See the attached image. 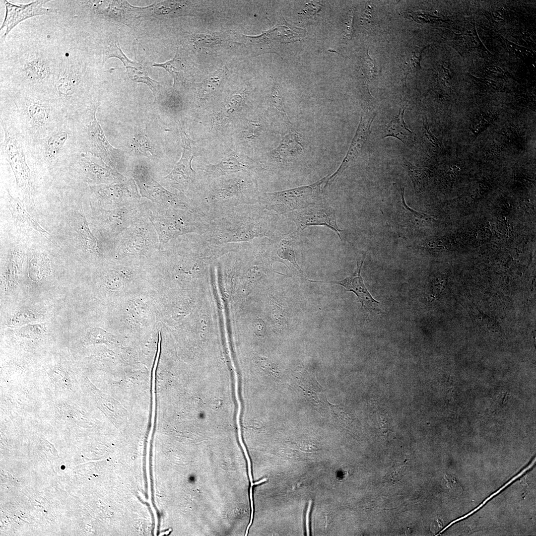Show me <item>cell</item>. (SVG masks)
<instances>
[{
  "label": "cell",
  "instance_id": "cell-1",
  "mask_svg": "<svg viewBox=\"0 0 536 536\" xmlns=\"http://www.w3.org/2000/svg\"><path fill=\"white\" fill-rule=\"evenodd\" d=\"M236 415L234 391L188 386L155 391V426L197 430L205 422L228 423Z\"/></svg>",
  "mask_w": 536,
  "mask_h": 536
},
{
  "label": "cell",
  "instance_id": "cell-2",
  "mask_svg": "<svg viewBox=\"0 0 536 536\" xmlns=\"http://www.w3.org/2000/svg\"><path fill=\"white\" fill-rule=\"evenodd\" d=\"M278 215L259 203L234 207L210 220L203 234L217 245L251 242L255 238L273 237L277 233Z\"/></svg>",
  "mask_w": 536,
  "mask_h": 536
},
{
  "label": "cell",
  "instance_id": "cell-3",
  "mask_svg": "<svg viewBox=\"0 0 536 536\" xmlns=\"http://www.w3.org/2000/svg\"><path fill=\"white\" fill-rule=\"evenodd\" d=\"M246 172L220 177L203 184L193 202L209 220L242 204L258 203Z\"/></svg>",
  "mask_w": 536,
  "mask_h": 536
},
{
  "label": "cell",
  "instance_id": "cell-4",
  "mask_svg": "<svg viewBox=\"0 0 536 536\" xmlns=\"http://www.w3.org/2000/svg\"><path fill=\"white\" fill-rule=\"evenodd\" d=\"M141 204L158 236L159 250L180 236L191 233L203 235L209 230L210 221L202 214L148 201Z\"/></svg>",
  "mask_w": 536,
  "mask_h": 536
},
{
  "label": "cell",
  "instance_id": "cell-5",
  "mask_svg": "<svg viewBox=\"0 0 536 536\" xmlns=\"http://www.w3.org/2000/svg\"><path fill=\"white\" fill-rule=\"evenodd\" d=\"M24 99L14 114L7 116L30 146L52 132L69 117L61 108L36 98Z\"/></svg>",
  "mask_w": 536,
  "mask_h": 536
},
{
  "label": "cell",
  "instance_id": "cell-6",
  "mask_svg": "<svg viewBox=\"0 0 536 536\" xmlns=\"http://www.w3.org/2000/svg\"><path fill=\"white\" fill-rule=\"evenodd\" d=\"M30 147L36 166L51 170L67 167L79 151L73 118L67 119Z\"/></svg>",
  "mask_w": 536,
  "mask_h": 536
},
{
  "label": "cell",
  "instance_id": "cell-7",
  "mask_svg": "<svg viewBox=\"0 0 536 536\" xmlns=\"http://www.w3.org/2000/svg\"><path fill=\"white\" fill-rule=\"evenodd\" d=\"M0 125L3 137L0 142L1 154L8 162L14 173L18 189L25 196L35 192L28 162H34L31 147L20 131L7 116L2 115Z\"/></svg>",
  "mask_w": 536,
  "mask_h": 536
},
{
  "label": "cell",
  "instance_id": "cell-8",
  "mask_svg": "<svg viewBox=\"0 0 536 536\" xmlns=\"http://www.w3.org/2000/svg\"><path fill=\"white\" fill-rule=\"evenodd\" d=\"M97 108L90 107L73 118L79 151L101 159L117 170L124 162V152L113 147L107 140L96 118Z\"/></svg>",
  "mask_w": 536,
  "mask_h": 536
},
{
  "label": "cell",
  "instance_id": "cell-9",
  "mask_svg": "<svg viewBox=\"0 0 536 536\" xmlns=\"http://www.w3.org/2000/svg\"><path fill=\"white\" fill-rule=\"evenodd\" d=\"M113 246L115 258L118 260L129 256L150 258L159 250V241L146 215L113 239Z\"/></svg>",
  "mask_w": 536,
  "mask_h": 536
},
{
  "label": "cell",
  "instance_id": "cell-10",
  "mask_svg": "<svg viewBox=\"0 0 536 536\" xmlns=\"http://www.w3.org/2000/svg\"><path fill=\"white\" fill-rule=\"evenodd\" d=\"M328 182L327 176L309 186L266 193L259 197L258 202L277 215L288 213L321 201L322 193Z\"/></svg>",
  "mask_w": 536,
  "mask_h": 536
},
{
  "label": "cell",
  "instance_id": "cell-11",
  "mask_svg": "<svg viewBox=\"0 0 536 536\" xmlns=\"http://www.w3.org/2000/svg\"><path fill=\"white\" fill-rule=\"evenodd\" d=\"M133 178L141 197L164 206L200 214L192 200L181 192L173 193L166 189L152 178L145 165L139 164L134 167Z\"/></svg>",
  "mask_w": 536,
  "mask_h": 536
},
{
  "label": "cell",
  "instance_id": "cell-12",
  "mask_svg": "<svg viewBox=\"0 0 536 536\" xmlns=\"http://www.w3.org/2000/svg\"><path fill=\"white\" fill-rule=\"evenodd\" d=\"M178 125L182 142V154L170 173L163 178V183L193 201L200 191L196 182V173L191 164L197 151L194 141L187 134L180 121Z\"/></svg>",
  "mask_w": 536,
  "mask_h": 536
},
{
  "label": "cell",
  "instance_id": "cell-13",
  "mask_svg": "<svg viewBox=\"0 0 536 536\" xmlns=\"http://www.w3.org/2000/svg\"><path fill=\"white\" fill-rule=\"evenodd\" d=\"M100 209H113L140 203L141 196L133 178L121 182L90 186Z\"/></svg>",
  "mask_w": 536,
  "mask_h": 536
},
{
  "label": "cell",
  "instance_id": "cell-14",
  "mask_svg": "<svg viewBox=\"0 0 536 536\" xmlns=\"http://www.w3.org/2000/svg\"><path fill=\"white\" fill-rule=\"evenodd\" d=\"M67 167L73 168L82 173L87 182L91 184L90 186L121 182L127 180L100 158L85 152H77Z\"/></svg>",
  "mask_w": 536,
  "mask_h": 536
},
{
  "label": "cell",
  "instance_id": "cell-15",
  "mask_svg": "<svg viewBox=\"0 0 536 536\" xmlns=\"http://www.w3.org/2000/svg\"><path fill=\"white\" fill-rule=\"evenodd\" d=\"M96 218L107 235L114 239L133 223L146 216L141 203L113 209H99Z\"/></svg>",
  "mask_w": 536,
  "mask_h": 536
},
{
  "label": "cell",
  "instance_id": "cell-16",
  "mask_svg": "<svg viewBox=\"0 0 536 536\" xmlns=\"http://www.w3.org/2000/svg\"><path fill=\"white\" fill-rule=\"evenodd\" d=\"M290 213V218L296 226V232L311 226H324L335 231L342 240L340 233L342 230L337 224L335 211L327 203L320 201Z\"/></svg>",
  "mask_w": 536,
  "mask_h": 536
},
{
  "label": "cell",
  "instance_id": "cell-17",
  "mask_svg": "<svg viewBox=\"0 0 536 536\" xmlns=\"http://www.w3.org/2000/svg\"><path fill=\"white\" fill-rule=\"evenodd\" d=\"M3 1L6 9L5 18L0 27V29L6 27L5 31L2 36L3 39H5L12 29L22 21L31 17L48 14L55 11L53 9L43 7V4L49 1V0H36L26 4L17 5L5 0Z\"/></svg>",
  "mask_w": 536,
  "mask_h": 536
},
{
  "label": "cell",
  "instance_id": "cell-18",
  "mask_svg": "<svg viewBox=\"0 0 536 536\" xmlns=\"http://www.w3.org/2000/svg\"><path fill=\"white\" fill-rule=\"evenodd\" d=\"M294 233L277 234V232L275 236L269 239V242H268L269 252L273 258L276 259V261L284 264L287 267L288 264H289L303 275V272L296 260L294 248L296 241Z\"/></svg>",
  "mask_w": 536,
  "mask_h": 536
},
{
  "label": "cell",
  "instance_id": "cell-19",
  "mask_svg": "<svg viewBox=\"0 0 536 536\" xmlns=\"http://www.w3.org/2000/svg\"><path fill=\"white\" fill-rule=\"evenodd\" d=\"M364 260V258L361 260L360 265L358 262L356 270L352 274L343 279L329 281L307 280L313 282L329 283L341 285L345 288L346 291L352 292L357 296L359 301L365 309L374 310V305L379 304V302L373 298L364 283L361 275V268Z\"/></svg>",
  "mask_w": 536,
  "mask_h": 536
},
{
  "label": "cell",
  "instance_id": "cell-20",
  "mask_svg": "<svg viewBox=\"0 0 536 536\" xmlns=\"http://www.w3.org/2000/svg\"><path fill=\"white\" fill-rule=\"evenodd\" d=\"M251 166L246 162V157L229 149L225 153L220 162L207 166L205 169V178L207 182L234 173L246 172Z\"/></svg>",
  "mask_w": 536,
  "mask_h": 536
},
{
  "label": "cell",
  "instance_id": "cell-21",
  "mask_svg": "<svg viewBox=\"0 0 536 536\" xmlns=\"http://www.w3.org/2000/svg\"><path fill=\"white\" fill-rule=\"evenodd\" d=\"M5 190L9 209L14 219L31 228L34 229L47 237V238H48L49 233L46 230H45L27 212L23 203L19 199L13 198L7 188H5Z\"/></svg>",
  "mask_w": 536,
  "mask_h": 536
},
{
  "label": "cell",
  "instance_id": "cell-22",
  "mask_svg": "<svg viewBox=\"0 0 536 536\" xmlns=\"http://www.w3.org/2000/svg\"><path fill=\"white\" fill-rule=\"evenodd\" d=\"M375 115L366 119H361V122L355 137L351 143L349 150L341 166L335 173L338 174L345 168L346 164L352 160L361 151L370 132V127Z\"/></svg>",
  "mask_w": 536,
  "mask_h": 536
},
{
  "label": "cell",
  "instance_id": "cell-23",
  "mask_svg": "<svg viewBox=\"0 0 536 536\" xmlns=\"http://www.w3.org/2000/svg\"><path fill=\"white\" fill-rule=\"evenodd\" d=\"M406 106H401L399 114L388 123L383 131V138L392 136L406 144L413 133L406 128L404 121V114Z\"/></svg>",
  "mask_w": 536,
  "mask_h": 536
},
{
  "label": "cell",
  "instance_id": "cell-24",
  "mask_svg": "<svg viewBox=\"0 0 536 536\" xmlns=\"http://www.w3.org/2000/svg\"><path fill=\"white\" fill-rule=\"evenodd\" d=\"M301 140L296 134L286 135L279 146L273 151L272 156L278 159H285L299 154L302 150Z\"/></svg>",
  "mask_w": 536,
  "mask_h": 536
},
{
  "label": "cell",
  "instance_id": "cell-25",
  "mask_svg": "<svg viewBox=\"0 0 536 536\" xmlns=\"http://www.w3.org/2000/svg\"><path fill=\"white\" fill-rule=\"evenodd\" d=\"M82 220L79 226V235L84 249L90 254L99 255V247L96 238L91 233L83 212H81Z\"/></svg>",
  "mask_w": 536,
  "mask_h": 536
},
{
  "label": "cell",
  "instance_id": "cell-26",
  "mask_svg": "<svg viewBox=\"0 0 536 536\" xmlns=\"http://www.w3.org/2000/svg\"><path fill=\"white\" fill-rule=\"evenodd\" d=\"M225 69H219L209 75L201 84L200 96L206 99L212 95L224 83L226 78Z\"/></svg>",
  "mask_w": 536,
  "mask_h": 536
},
{
  "label": "cell",
  "instance_id": "cell-27",
  "mask_svg": "<svg viewBox=\"0 0 536 536\" xmlns=\"http://www.w3.org/2000/svg\"><path fill=\"white\" fill-rule=\"evenodd\" d=\"M105 54V57L106 58V60L111 57L119 58L123 62L127 69L132 67H134L135 69L141 68V65L140 64L130 60L125 55L120 48L118 40L117 39L109 45L106 51Z\"/></svg>",
  "mask_w": 536,
  "mask_h": 536
},
{
  "label": "cell",
  "instance_id": "cell-28",
  "mask_svg": "<svg viewBox=\"0 0 536 536\" xmlns=\"http://www.w3.org/2000/svg\"><path fill=\"white\" fill-rule=\"evenodd\" d=\"M132 146L137 154L146 156H153V147L148 137L141 134H137L133 139Z\"/></svg>",
  "mask_w": 536,
  "mask_h": 536
},
{
  "label": "cell",
  "instance_id": "cell-29",
  "mask_svg": "<svg viewBox=\"0 0 536 536\" xmlns=\"http://www.w3.org/2000/svg\"><path fill=\"white\" fill-rule=\"evenodd\" d=\"M136 70H127L130 78L134 81L144 83L148 85L156 99L160 83L150 78L146 71H139Z\"/></svg>",
  "mask_w": 536,
  "mask_h": 536
},
{
  "label": "cell",
  "instance_id": "cell-30",
  "mask_svg": "<svg viewBox=\"0 0 536 536\" xmlns=\"http://www.w3.org/2000/svg\"><path fill=\"white\" fill-rule=\"evenodd\" d=\"M244 102L243 97L239 94H234L230 96L226 101L224 111L218 117L221 121L233 116L242 106Z\"/></svg>",
  "mask_w": 536,
  "mask_h": 536
},
{
  "label": "cell",
  "instance_id": "cell-31",
  "mask_svg": "<svg viewBox=\"0 0 536 536\" xmlns=\"http://www.w3.org/2000/svg\"><path fill=\"white\" fill-rule=\"evenodd\" d=\"M428 46H415L405 62L407 74L410 72H415L421 68L420 62L423 51Z\"/></svg>",
  "mask_w": 536,
  "mask_h": 536
},
{
  "label": "cell",
  "instance_id": "cell-32",
  "mask_svg": "<svg viewBox=\"0 0 536 536\" xmlns=\"http://www.w3.org/2000/svg\"><path fill=\"white\" fill-rule=\"evenodd\" d=\"M153 66L162 67L168 71L174 78V86L176 85L182 69V63L176 58V56L172 60L166 63L154 64Z\"/></svg>",
  "mask_w": 536,
  "mask_h": 536
},
{
  "label": "cell",
  "instance_id": "cell-33",
  "mask_svg": "<svg viewBox=\"0 0 536 536\" xmlns=\"http://www.w3.org/2000/svg\"><path fill=\"white\" fill-rule=\"evenodd\" d=\"M443 488L450 493L460 495L463 493V488L455 478L448 474H445L441 480Z\"/></svg>",
  "mask_w": 536,
  "mask_h": 536
},
{
  "label": "cell",
  "instance_id": "cell-34",
  "mask_svg": "<svg viewBox=\"0 0 536 536\" xmlns=\"http://www.w3.org/2000/svg\"><path fill=\"white\" fill-rule=\"evenodd\" d=\"M271 99L274 106L282 113L286 124L290 125V123L283 108L281 94L277 85H274L272 88Z\"/></svg>",
  "mask_w": 536,
  "mask_h": 536
},
{
  "label": "cell",
  "instance_id": "cell-35",
  "mask_svg": "<svg viewBox=\"0 0 536 536\" xmlns=\"http://www.w3.org/2000/svg\"><path fill=\"white\" fill-rule=\"evenodd\" d=\"M195 42L198 44H214L217 41L210 36L203 34H196L194 36Z\"/></svg>",
  "mask_w": 536,
  "mask_h": 536
},
{
  "label": "cell",
  "instance_id": "cell-36",
  "mask_svg": "<svg viewBox=\"0 0 536 536\" xmlns=\"http://www.w3.org/2000/svg\"><path fill=\"white\" fill-rule=\"evenodd\" d=\"M255 329L256 334L258 336L263 337L265 335L266 328L264 322L262 320H259L257 321L255 325Z\"/></svg>",
  "mask_w": 536,
  "mask_h": 536
},
{
  "label": "cell",
  "instance_id": "cell-37",
  "mask_svg": "<svg viewBox=\"0 0 536 536\" xmlns=\"http://www.w3.org/2000/svg\"><path fill=\"white\" fill-rule=\"evenodd\" d=\"M353 13H354L353 10H351L350 13V14H349V18L348 19L347 22H346V35L347 36H348L349 38H350L351 37V35L352 34V31H353L352 24H353Z\"/></svg>",
  "mask_w": 536,
  "mask_h": 536
},
{
  "label": "cell",
  "instance_id": "cell-38",
  "mask_svg": "<svg viewBox=\"0 0 536 536\" xmlns=\"http://www.w3.org/2000/svg\"><path fill=\"white\" fill-rule=\"evenodd\" d=\"M311 504H312V501L310 500L309 501V505H308V509H307V513H306V516L307 535H308V536H309V534H310V532H309V515H310L311 507Z\"/></svg>",
  "mask_w": 536,
  "mask_h": 536
},
{
  "label": "cell",
  "instance_id": "cell-39",
  "mask_svg": "<svg viewBox=\"0 0 536 536\" xmlns=\"http://www.w3.org/2000/svg\"><path fill=\"white\" fill-rule=\"evenodd\" d=\"M442 527V522L440 521L439 519H437L434 522H433L432 525L431 529L434 531H438V530H439L440 528H441Z\"/></svg>",
  "mask_w": 536,
  "mask_h": 536
}]
</instances>
